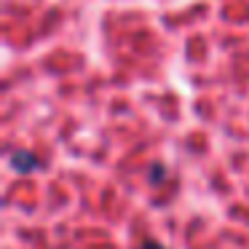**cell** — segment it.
I'll use <instances>...</instances> for the list:
<instances>
[{
  "label": "cell",
  "instance_id": "obj_2",
  "mask_svg": "<svg viewBox=\"0 0 249 249\" xmlns=\"http://www.w3.org/2000/svg\"><path fill=\"white\" fill-rule=\"evenodd\" d=\"M140 249H166V247H161V244H156V241H145Z\"/></svg>",
  "mask_w": 249,
  "mask_h": 249
},
{
  "label": "cell",
  "instance_id": "obj_1",
  "mask_svg": "<svg viewBox=\"0 0 249 249\" xmlns=\"http://www.w3.org/2000/svg\"><path fill=\"white\" fill-rule=\"evenodd\" d=\"M11 166L14 169H19V172H33V169H38L40 163H38V158H33V153H27V150H17L11 156Z\"/></svg>",
  "mask_w": 249,
  "mask_h": 249
}]
</instances>
